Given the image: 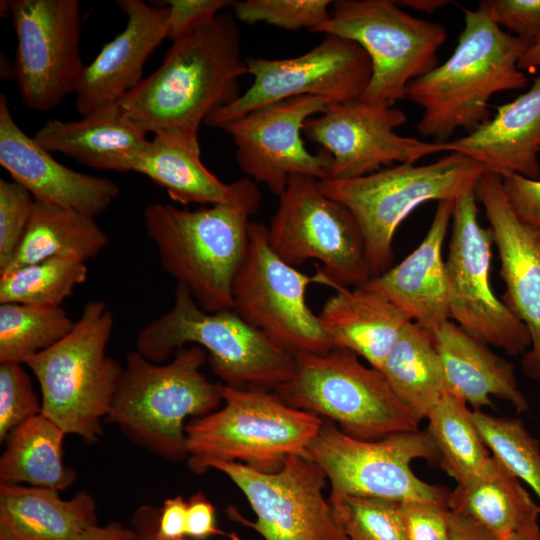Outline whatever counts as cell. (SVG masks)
I'll return each mask as SVG.
<instances>
[{
	"mask_svg": "<svg viewBox=\"0 0 540 540\" xmlns=\"http://www.w3.org/2000/svg\"><path fill=\"white\" fill-rule=\"evenodd\" d=\"M127 16L125 28L104 44L85 66L75 90L74 106L82 116L122 100L143 78L151 53L167 38L168 7L142 0H118Z\"/></svg>",
	"mask_w": 540,
	"mask_h": 540,
	"instance_id": "cell-22",
	"label": "cell"
},
{
	"mask_svg": "<svg viewBox=\"0 0 540 540\" xmlns=\"http://www.w3.org/2000/svg\"><path fill=\"white\" fill-rule=\"evenodd\" d=\"M160 514V507L151 504L139 506L131 518V527L135 533V540H161L157 536V524ZM181 540H210L194 539L185 537Z\"/></svg>",
	"mask_w": 540,
	"mask_h": 540,
	"instance_id": "cell-49",
	"label": "cell"
},
{
	"mask_svg": "<svg viewBox=\"0 0 540 540\" xmlns=\"http://www.w3.org/2000/svg\"><path fill=\"white\" fill-rule=\"evenodd\" d=\"M0 164L35 201L96 217L119 196L108 177L70 169L28 136L16 123L5 94L0 95Z\"/></svg>",
	"mask_w": 540,
	"mask_h": 540,
	"instance_id": "cell-21",
	"label": "cell"
},
{
	"mask_svg": "<svg viewBox=\"0 0 540 540\" xmlns=\"http://www.w3.org/2000/svg\"><path fill=\"white\" fill-rule=\"evenodd\" d=\"M318 315L333 347L347 349L381 369L411 318L363 285L337 287Z\"/></svg>",
	"mask_w": 540,
	"mask_h": 540,
	"instance_id": "cell-27",
	"label": "cell"
},
{
	"mask_svg": "<svg viewBox=\"0 0 540 540\" xmlns=\"http://www.w3.org/2000/svg\"><path fill=\"white\" fill-rule=\"evenodd\" d=\"M35 199L15 181L0 179V273H2L25 235Z\"/></svg>",
	"mask_w": 540,
	"mask_h": 540,
	"instance_id": "cell-41",
	"label": "cell"
},
{
	"mask_svg": "<svg viewBox=\"0 0 540 540\" xmlns=\"http://www.w3.org/2000/svg\"><path fill=\"white\" fill-rule=\"evenodd\" d=\"M72 540H135L132 527L111 521L105 525H92Z\"/></svg>",
	"mask_w": 540,
	"mask_h": 540,
	"instance_id": "cell-50",
	"label": "cell"
},
{
	"mask_svg": "<svg viewBox=\"0 0 540 540\" xmlns=\"http://www.w3.org/2000/svg\"><path fill=\"white\" fill-rule=\"evenodd\" d=\"M257 183H230L227 198L195 210L155 202L143 212L163 269L206 312L233 310V282L249 247L250 217L261 203Z\"/></svg>",
	"mask_w": 540,
	"mask_h": 540,
	"instance_id": "cell-1",
	"label": "cell"
},
{
	"mask_svg": "<svg viewBox=\"0 0 540 540\" xmlns=\"http://www.w3.org/2000/svg\"><path fill=\"white\" fill-rule=\"evenodd\" d=\"M520 70L540 67V36L536 38L518 62Z\"/></svg>",
	"mask_w": 540,
	"mask_h": 540,
	"instance_id": "cell-52",
	"label": "cell"
},
{
	"mask_svg": "<svg viewBox=\"0 0 540 540\" xmlns=\"http://www.w3.org/2000/svg\"><path fill=\"white\" fill-rule=\"evenodd\" d=\"M406 120V114L393 105L356 100L328 105L305 121L303 134L331 156L326 179L361 177L382 166L416 163L428 155L448 152L446 142L397 134L395 129Z\"/></svg>",
	"mask_w": 540,
	"mask_h": 540,
	"instance_id": "cell-18",
	"label": "cell"
},
{
	"mask_svg": "<svg viewBox=\"0 0 540 540\" xmlns=\"http://www.w3.org/2000/svg\"><path fill=\"white\" fill-rule=\"evenodd\" d=\"M291 377L274 391L289 406L333 422L345 434L378 440L417 431L420 421L384 374L347 349L294 355Z\"/></svg>",
	"mask_w": 540,
	"mask_h": 540,
	"instance_id": "cell-9",
	"label": "cell"
},
{
	"mask_svg": "<svg viewBox=\"0 0 540 540\" xmlns=\"http://www.w3.org/2000/svg\"><path fill=\"white\" fill-rule=\"evenodd\" d=\"M207 352L198 345L177 349L169 362L127 353L105 423L134 445L168 461L188 458L186 424L223 404V383L201 371Z\"/></svg>",
	"mask_w": 540,
	"mask_h": 540,
	"instance_id": "cell-4",
	"label": "cell"
},
{
	"mask_svg": "<svg viewBox=\"0 0 540 540\" xmlns=\"http://www.w3.org/2000/svg\"><path fill=\"white\" fill-rule=\"evenodd\" d=\"M147 133L125 113L120 102L100 107L80 120L50 119L34 134L44 149L99 170L132 172L146 146Z\"/></svg>",
	"mask_w": 540,
	"mask_h": 540,
	"instance_id": "cell-25",
	"label": "cell"
},
{
	"mask_svg": "<svg viewBox=\"0 0 540 540\" xmlns=\"http://www.w3.org/2000/svg\"><path fill=\"white\" fill-rule=\"evenodd\" d=\"M452 232L445 261L450 318L479 341L524 354L531 345L527 327L492 290V231L481 226L475 191L454 202Z\"/></svg>",
	"mask_w": 540,
	"mask_h": 540,
	"instance_id": "cell-16",
	"label": "cell"
},
{
	"mask_svg": "<svg viewBox=\"0 0 540 540\" xmlns=\"http://www.w3.org/2000/svg\"><path fill=\"white\" fill-rule=\"evenodd\" d=\"M251 86L232 103L205 120L222 128L226 124L267 105L298 96H316L329 105L359 100L369 84L372 65L356 42L333 34L308 52L285 59H246Z\"/></svg>",
	"mask_w": 540,
	"mask_h": 540,
	"instance_id": "cell-15",
	"label": "cell"
},
{
	"mask_svg": "<svg viewBox=\"0 0 540 540\" xmlns=\"http://www.w3.org/2000/svg\"><path fill=\"white\" fill-rule=\"evenodd\" d=\"M223 535L216 525V511L213 504L202 492L194 493L187 500L186 536L194 539H210ZM229 537V534H225Z\"/></svg>",
	"mask_w": 540,
	"mask_h": 540,
	"instance_id": "cell-46",
	"label": "cell"
},
{
	"mask_svg": "<svg viewBox=\"0 0 540 540\" xmlns=\"http://www.w3.org/2000/svg\"><path fill=\"white\" fill-rule=\"evenodd\" d=\"M501 178L507 200L516 217L540 232V179H528L516 174Z\"/></svg>",
	"mask_w": 540,
	"mask_h": 540,
	"instance_id": "cell-45",
	"label": "cell"
},
{
	"mask_svg": "<svg viewBox=\"0 0 540 540\" xmlns=\"http://www.w3.org/2000/svg\"><path fill=\"white\" fill-rule=\"evenodd\" d=\"M132 172L145 175L182 205H213L230 192V183L222 182L203 164L198 133L184 129L153 133Z\"/></svg>",
	"mask_w": 540,
	"mask_h": 540,
	"instance_id": "cell-29",
	"label": "cell"
},
{
	"mask_svg": "<svg viewBox=\"0 0 540 540\" xmlns=\"http://www.w3.org/2000/svg\"><path fill=\"white\" fill-rule=\"evenodd\" d=\"M454 202L455 199L439 201L418 247L399 264L363 284L430 332L450 319L442 250Z\"/></svg>",
	"mask_w": 540,
	"mask_h": 540,
	"instance_id": "cell-23",
	"label": "cell"
},
{
	"mask_svg": "<svg viewBox=\"0 0 540 540\" xmlns=\"http://www.w3.org/2000/svg\"><path fill=\"white\" fill-rule=\"evenodd\" d=\"M322 283L321 273L306 275L271 249L267 226L251 221L247 255L233 282V310L248 324L292 355L333 348L322 323L306 302V290Z\"/></svg>",
	"mask_w": 540,
	"mask_h": 540,
	"instance_id": "cell-14",
	"label": "cell"
},
{
	"mask_svg": "<svg viewBox=\"0 0 540 540\" xmlns=\"http://www.w3.org/2000/svg\"><path fill=\"white\" fill-rule=\"evenodd\" d=\"M477 431L510 473L525 482L540 500V443L519 418L496 417L482 410L471 411Z\"/></svg>",
	"mask_w": 540,
	"mask_h": 540,
	"instance_id": "cell-37",
	"label": "cell"
},
{
	"mask_svg": "<svg viewBox=\"0 0 540 540\" xmlns=\"http://www.w3.org/2000/svg\"><path fill=\"white\" fill-rule=\"evenodd\" d=\"M487 172L472 158L449 152L426 165L402 163L350 179L319 180L321 191L355 217L371 278L392 266L393 238L402 221L427 201L457 199Z\"/></svg>",
	"mask_w": 540,
	"mask_h": 540,
	"instance_id": "cell-7",
	"label": "cell"
},
{
	"mask_svg": "<svg viewBox=\"0 0 540 540\" xmlns=\"http://www.w3.org/2000/svg\"><path fill=\"white\" fill-rule=\"evenodd\" d=\"M539 534L538 520H534L518 529L507 540H537Z\"/></svg>",
	"mask_w": 540,
	"mask_h": 540,
	"instance_id": "cell-53",
	"label": "cell"
},
{
	"mask_svg": "<svg viewBox=\"0 0 540 540\" xmlns=\"http://www.w3.org/2000/svg\"><path fill=\"white\" fill-rule=\"evenodd\" d=\"M493 21L509 33L534 41L540 36V0H486Z\"/></svg>",
	"mask_w": 540,
	"mask_h": 540,
	"instance_id": "cell-43",
	"label": "cell"
},
{
	"mask_svg": "<svg viewBox=\"0 0 540 540\" xmlns=\"http://www.w3.org/2000/svg\"><path fill=\"white\" fill-rule=\"evenodd\" d=\"M323 419L287 405L275 391L224 385L223 404L186 424L189 469L209 460L279 471L290 455L306 456Z\"/></svg>",
	"mask_w": 540,
	"mask_h": 540,
	"instance_id": "cell-8",
	"label": "cell"
},
{
	"mask_svg": "<svg viewBox=\"0 0 540 540\" xmlns=\"http://www.w3.org/2000/svg\"><path fill=\"white\" fill-rule=\"evenodd\" d=\"M330 0L234 1L233 15L247 24L266 23L286 30L313 32L330 17Z\"/></svg>",
	"mask_w": 540,
	"mask_h": 540,
	"instance_id": "cell-39",
	"label": "cell"
},
{
	"mask_svg": "<svg viewBox=\"0 0 540 540\" xmlns=\"http://www.w3.org/2000/svg\"><path fill=\"white\" fill-rule=\"evenodd\" d=\"M448 508L467 514L497 540H507L540 515L521 481L493 456L479 475L449 492Z\"/></svg>",
	"mask_w": 540,
	"mask_h": 540,
	"instance_id": "cell-30",
	"label": "cell"
},
{
	"mask_svg": "<svg viewBox=\"0 0 540 540\" xmlns=\"http://www.w3.org/2000/svg\"><path fill=\"white\" fill-rule=\"evenodd\" d=\"M278 198L267 238L279 258L294 267L319 261L325 285L333 288L356 287L371 279L355 217L321 191L318 179L293 175Z\"/></svg>",
	"mask_w": 540,
	"mask_h": 540,
	"instance_id": "cell-12",
	"label": "cell"
},
{
	"mask_svg": "<svg viewBox=\"0 0 540 540\" xmlns=\"http://www.w3.org/2000/svg\"><path fill=\"white\" fill-rule=\"evenodd\" d=\"M188 344L202 347L211 370L233 388L274 391L294 370V355L234 310L206 312L177 284L172 307L139 331L136 350L162 364Z\"/></svg>",
	"mask_w": 540,
	"mask_h": 540,
	"instance_id": "cell-5",
	"label": "cell"
},
{
	"mask_svg": "<svg viewBox=\"0 0 540 540\" xmlns=\"http://www.w3.org/2000/svg\"><path fill=\"white\" fill-rule=\"evenodd\" d=\"M41 411V397L35 392L23 364L0 363V442L6 441L15 428Z\"/></svg>",
	"mask_w": 540,
	"mask_h": 540,
	"instance_id": "cell-40",
	"label": "cell"
},
{
	"mask_svg": "<svg viewBox=\"0 0 540 540\" xmlns=\"http://www.w3.org/2000/svg\"><path fill=\"white\" fill-rule=\"evenodd\" d=\"M75 322L61 306L0 305V363L26 364L63 339Z\"/></svg>",
	"mask_w": 540,
	"mask_h": 540,
	"instance_id": "cell-35",
	"label": "cell"
},
{
	"mask_svg": "<svg viewBox=\"0 0 540 540\" xmlns=\"http://www.w3.org/2000/svg\"><path fill=\"white\" fill-rule=\"evenodd\" d=\"M215 469L243 493L256 515L250 522L229 507V518L254 529L263 540H348L324 490L323 470L311 459L290 455L283 467L265 473L241 463L209 460L200 474ZM232 540H241L230 534Z\"/></svg>",
	"mask_w": 540,
	"mask_h": 540,
	"instance_id": "cell-13",
	"label": "cell"
},
{
	"mask_svg": "<svg viewBox=\"0 0 540 540\" xmlns=\"http://www.w3.org/2000/svg\"><path fill=\"white\" fill-rule=\"evenodd\" d=\"M67 434L40 413L15 428L0 457V483L63 491L77 480V472L64 462Z\"/></svg>",
	"mask_w": 540,
	"mask_h": 540,
	"instance_id": "cell-32",
	"label": "cell"
},
{
	"mask_svg": "<svg viewBox=\"0 0 540 540\" xmlns=\"http://www.w3.org/2000/svg\"><path fill=\"white\" fill-rule=\"evenodd\" d=\"M248 74L232 13L172 42L162 64L120 104L146 133L179 128L199 132L217 109L239 96V78Z\"/></svg>",
	"mask_w": 540,
	"mask_h": 540,
	"instance_id": "cell-2",
	"label": "cell"
},
{
	"mask_svg": "<svg viewBox=\"0 0 540 540\" xmlns=\"http://www.w3.org/2000/svg\"><path fill=\"white\" fill-rule=\"evenodd\" d=\"M108 244L109 237L95 217L35 201L20 246L0 275L54 257L86 262Z\"/></svg>",
	"mask_w": 540,
	"mask_h": 540,
	"instance_id": "cell-31",
	"label": "cell"
},
{
	"mask_svg": "<svg viewBox=\"0 0 540 540\" xmlns=\"http://www.w3.org/2000/svg\"><path fill=\"white\" fill-rule=\"evenodd\" d=\"M537 540H540V534H539V537H538V539H537Z\"/></svg>",
	"mask_w": 540,
	"mask_h": 540,
	"instance_id": "cell-54",
	"label": "cell"
},
{
	"mask_svg": "<svg viewBox=\"0 0 540 540\" xmlns=\"http://www.w3.org/2000/svg\"><path fill=\"white\" fill-rule=\"evenodd\" d=\"M17 37L14 75L24 105L50 111L75 93L83 65L78 0L5 1Z\"/></svg>",
	"mask_w": 540,
	"mask_h": 540,
	"instance_id": "cell-17",
	"label": "cell"
},
{
	"mask_svg": "<svg viewBox=\"0 0 540 540\" xmlns=\"http://www.w3.org/2000/svg\"><path fill=\"white\" fill-rule=\"evenodd\" d=\"M328 498L348 540H408L400 502L331 492Z\"/></svg>",
	"mask_w": 540,
	"mask_h": 540,
	"instance_id": "cell-38",
	"label": "cell"
},
{
	"mask_svg": "<svg viewBox=\"0 0 540 540\" xmlns=\"http://www.w3.org/2000/svg\"><path fill=\"white\" fill-rule=\"evenodd\" d=\"M113 327L106 303L90 300L63 339L26 362L39 384L41 413L87 444L103 435L123 367L106 351Z\"/></svg>",
	"mask_w": 540,
	"mask_h": 540,
	"instance_id": "cell-6",
	"label": "cell"
},
{
	"mask_svg": "<svg viewBox=\"0 0 540 540\" xmlns=\"http://www.w3.org/2000/svg\"><path fill=\"white\" fill-rule=\"evenodd\" d=\"M475 195L490 223L506 285L502 296L507 308L527 327L531 345L522 357L524 374L540 381V232L514 214L500 175L486 172Z\"/></svg>",
	"mask_w": 540,
	"mask_h": 540,
	"instance_id": "cell-20",
	"label": "cell"
},
{
	"mask_svg": "<svg viewBox=\"0 0 540 540\" xmlns=\"http://www.w3.org/2000/svg\"><path fill=\"white\" fill-rule=\"evenodd\" d=\"M397 3L400 7L404 6L420 12L433 13L453 2L449 0H401L397 1Z\"/></svg>",
	"mask_w": 540,
	"mask_h": 540,
	"instance_id": "cell-51",
	"label": "cell"
},
{
	"mask_svg": "<svg viewBox=\"0 0 540 540\" xmlns=\"http://www.w3.org/2000/svg\"><path fill=\"white\" fill-rule=\"evenodd\" d=\"M86 262L54 257L0 275V304L59 306L86 281Z\"/></svg>",
	"mask_w": 540,
	"mask_h": 540,
	"instance_id": "cell-36",
	"label": "cell"
},
{
	"mask_svg": "<svg viewBox=\"0 0 540 540\" xmlns=\"http://www.w3.org/2000/svg\"><path fill=\"white\" fill-rule=\"evenodd\" d=\"M533 41L500 28L486 0L464 9V28L452 55L413 80L406 97L422 107L418 133L446 142L455 130H474L491 117L490 98L528 85L518 62Z\"/></svg>",
	"mask_w": 540,
	"mask_h": 540,
	"instance_id": "cell-3",
	"label": "cell"
},
{
	"mask_svg": "<svg viewBox=\"0 0 540 540\" xmlns=\"http://www.w3.org/2000/svg\"><path fill=\"white\" fill-rule=\"evenodd\" d=\"M468 135L446 141L448 152L462 153L487 172L540 179V75L513 101Z\"/></svg>",
	"mask_w": 540,
	"mask_h": 540,
	"instance_id": "cell-24",
	"label": "cell"
},
{
	"mask_svg": "<svg viewBox=\"0 0 540 540\" xmlns=\"http://www.w3.org/2000/svg\"><path fill=\"white\" fill-rule=\"evenodd\" d=\"M448 540H497L487 529L467 514L448 510Z\"/></svg>",
	"mask_w": 540,
	"mask_h": 540,
	"instance_id": "cell-48",
	"label": "cell"
},
{
	"mask_svg": "<svg viewBox=\"0 0 540 540\" xmlns=\"http://www.w3.org/2000/svg\"><path fill=\"white\" fill-rule=\"evenodd\" d=\"M306 457L323 470L331 493L429 502L448 508L449 492L421 480L411 468L416 459L437 460V451L426 430L362 440L323 419L307 447Z\"/></svg>",
	"mask_w": 540,
	"mask_h": 540,
	"instance_id": "cell-11",
	"label": "cell"
},
{
	"mask_svg": "<svg viewBox=\"0 0 540 540\" xmlns=\"http://www.w3.org/2000/svg\"><path fill=\"white\" fill-rule=\"evenodd\" d=\"M313 32L338 35L368 54L372 75L359 100L393 105L409 84L438 66L437 51L446 30L416 18L392 0H338L329 19Z\"/></svg>",
	"mask_w": 540,
	"mask_h": 540,
	"instance_id": "cell-10",
	"label": "cell"
},
{
	"mask_svg": "<svg viewBox=\"0 0 540 540\" xmlns=\"http://www.w3.org/2000/svg\"><path fill=\"white\" fill-rule=\"evenodd\" d=\"M329 104L316 96H298L254 110L222 127L236 146L239 168L277 197L293 175L324 180L331 164L326 151L309 152L301 137L305 121Z\"/></svg>",
	"mask_w": 540,
	"mask_h": 540,
	"instance_id": "cell-19",
	"label": "cell"
},
{
	"mask_svg": "<svg viewBox=\"0 0 540 540\" xmlns=\"http://www.w3.org/2000/svg\"><path fill=\"white\" fill-rule=\"evenodd\" d=\"M408 540H448V508L421 501L400 502Z\"/></svg>",
	"mask_w": 540,
	"mask_h": 540,
	"instance_id": "cell-44",
	"label": "cell"
},
{
	"mask_svg": "<svg viewBox=\"0 0 540 540\" xmlns=\"http://www.w3.org/2000/svg\"><path fill=\"white\" fill-rule=\"evenodd\" d=\"M229 0H169L167 39L174 42L213 21L223 9L232 6Z\"/></svg>",
	"mask_w": 540,
	"mask_h": 540,
	"instance_id": "cell-42",
	"label": "cell"
},
{
	"mask_svg": "<svg viewBox=\"0 0 540 540\" xmlns=\"http://www.w3.org/2000/svg\"><path fill=\"white\" fill-rule=\"evenodd\" d=\"M431 333L448 392L470 404L473 410L493 408L491 397L507 401L519 413L529 409L528 400L518 385L514 364L450 320Z\"/></svg>",
	"mask_w": 540,
	"mask_h": 540,
	"instance_id": "cell-26",
	"label": "cell"
},
{
	"mask_svg": "<svg viewBox=\"0 0 540 540\" xmlns=\"http://www.w3.org/2000/svg\"><path fill=\"white\" fill-rule=\"evenodd\" d=\"M94 497L0 483V540H72L98 523Z\"/></svg>",
	"mask_w": 540,
	"mask_h": 540,
	"instance_id": "cell-28",
	"label": "cell"
},
{
	"mask_svg": "<svg viewBox=\"0 0 540 540\" xmlns=\"http://www.w3.org/2000/svg\"><path fill=\"white\" fill-rule=\"evenodd\" d=\"M187 501L182 495L167 498L160 507L157 536L161 540H181L186 536Z\"/></svg>",
	"mask_w": 540,
	"mask_h": 540,
	"instance_id": "cell-47",
	"label": "cell"
},
{
	"mask_svg": "<svg viewBox=\"0 0 540 540\" xmlns=\"http://www.w3.org/2000/svg\"><path fill=\"white\" fill-rule=\"evenodd\" d=\"M380 371L399 400L420 422L448 392L433 335L415 322L404 328Z\"/></svg>",
	"mask_w": 540,
	"mask_h": 540,
	"instance_id": "cell-33",
	"label": "cell"
},
{
	"mask_svg": "<svg viewBox=\"0 0 540 540\" xmlns=\"http://www.w3.org/2000/svg\"><path fill=\"white\" fill-rule=\"evenodd\" d=\"M426 420V432L437 451V461L457 484H464L483 471L492 455L463 399L446 392Z\"/></svg>",
	"mask_w": 540,
	"mask_h": 540,
	"instance_id": "cell-34",
	"label": "cell"
}]
</instances>
